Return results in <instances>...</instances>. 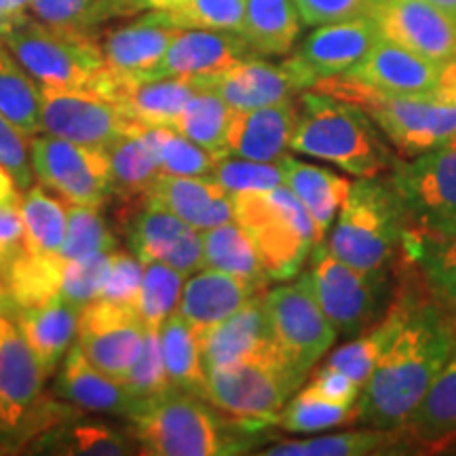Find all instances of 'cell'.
<instances>
[{
    "label": "cell",
    "mask_w": 456,
    "mask_h": 456,
    "mask_svg": "<svg viewBox=\"0 0 456 456\" xmlns=\"http://www.w3.org/2000/svg\"><path fill=\"white\" fill-rule=\"evenodd\" d=\"M265 305L279 355L285 368L302 383L330 351L338 332L319 306L305 275L296 283L266 292Z\"/></svg>",
    "instance_id": "10"
},
{
    "label": "cell",
    "mask_w": 456,
    "mask_h": 456,
    "mask_svg": "<svg viewBox=\"0 0 456 456\" xmlns=\"http://www.w3.org/2000/svg\"><path fill=\"white\" fill-rule=\"evenodd\" d=\"M300 380L277 359H249L208 370L205 399L248 427L275 423Z\"/></svg>",
    "instance_id": "9"
},
{
    "label": "cell",
    "mask_w": 456,
    "mask_h": 456,
    "mask_svg": "<svg viewBox=\"0 0 456 456\" xmlns=\"http://www.w3.org/2000/svg\"><path fill=\"white\" fill-rule=\"evenodd\" d=\"M402 208L389 182L359 178L351 182L338 224L326 243L336 258L368 275H385V266L403 245Z\"/></svg>",
    "instance_id": "4"
},
{
    "label": "cell",
    "mask_w": 456,
    "mask_h": 456,
    "mask_svg": "<svg viewBox=\"0 0 456 456\" xmlns=\"http://www.w3.org/2000/svg\"><path fill=\"white\" fill-rule=\"evenodd\" d=\"M265 292L269 289H260L241 277L205 266V271H197L184 283L175 313L191 323L199 338H203L214 326L241 309L245 302Z\"/></svg>",
    "instance_id": "25"
},
{
    "label": "cell",
    "mask_w": 456,
    "mask_h": 456,
    "mask_svg": "<svg viewBox=\"0 0 456 456\" xmlns=\"http://www.w3.org/2000/svg\"><path fill=\"white\" fill-rule=\"evenodd\" d=\"M64 269L66 262L60 254H38L26 248L0 273V279L17 311L57 298Z\"/></svg>",
    "instance_id": "33"
},
{
    "label": "cell",
    "mask_w": 456,
    "mask_h": 456,
    "mask_svg": "<svg viewBox=\"0 0 456 456\" xmlns=\"http://www.w3.org/2000/svg\"><path fill=\"white\" fill-rule=\"evenodd\" d=\"M433 100L456 106V57L450 61V64L442 68L440 83H437V89H436V95H433Z\"/></svg>",
    "instance_id": "58"
},
{
    "label": "cell",
    "mask_w": 456,
    "mask_h": 456,
    "mask_svg": "<svg viewBox=\"0 0 456 456\" xmlns=\"http://www.w3.org/2000/svg\"><path fill=\"white\" fill-rule=\"evenodd\" d=\"M11 311H15L13 302H11L7 289H4L3 279H0V315H9Z\"/></svg>",
    "instance_id": "62"
},
{
    "label": "cell",
    "mask_w": 456,
    "mask_h": 456,
    "mask_svg": "<svg viewBox=\"0 0 456 456\" xmlns=\"http://www.w3.org/2000/svg\"><path fill=\"white\" fill-rule=\"evenodd\" d=\"M20 197L21 195L17 192V184H15L13 175H11L9 171L0 165V203L13 201V199H20Z\"/></svg>",
    "instance_id": "60"
},
{
    "label": "cell",
    "mask_w": 456,
    "mask_h": 456,
    "mask_svg": "<svg viewBox=\"0 0 456 456\" xmlns=\"http://www.w3.org/2000/svg\"><path fill=\"white\" fill-rule=\"evenodd\" d=\"M30 163L41 184L68 203L104 208L112 199L106 151L47 134L30 140Z\"/></svg>",
    "instance_id": "13"
},
{
    "label": "cell",
    "mask_w": 456,
    "mask_h": 456,
    "mask_svg": "<svg viewBox=\"0 0 456 456\" xmlns=\"http://www.w3.org/2000/svg\"><path fill=\"white\" fill-rule=\"evenodd\" d=\"M110 254L112 252H100L68 262L60 289L61 298L72 302L78 309H85L91 302L98 300L104 289L108 271H110Z\"/></svg>",
    "instance_id": "50"
},
{
    "label": "cell",
    "mask_w": 456,
    "mask_h": 456,
    "mask_svg": "<svg viewBox=\"0 0 456 456\" xmlns=\"http://www.w3.org/2000/svg\"><path fill=\"white\" fill-rule=\"evenodd\" d=\"M403 313H406V302H403L402 294H397L389 313L379 323H374L372 328H368L366 332L357 334L355 340L336 349L328 359V366L338 368L340 372L355 380L359 387L366 385L380 355L391 345L393 336L402 326Z\"/></svg>",
    "instance_id": "39"
},
{
    "label": "cell",
    "mask_w": 456,
    "mask_h": 456,
    "mask_svg": "<svg viewBox=\"0 0 456 456\" xmlns=\"http://www.w3.org/2000/svg\"><path fill=\"white\" fill-rule=\"evenodd\" d=\"M94 3L95 0H32L30 13L45 26L60 30H85V17Z\"/></svg>",
    "instance_id": "54"
},
{
    "label": "cell",
    "mask_w": 456,
    "mask_h": 456,
    "mask_svg": "<svg viewBox=\"0 0 456 456\" xmlns=\"http://www.w3.org/2000/svg\"><path fill=\"white\" fill-rule=\"evenodd\" d=\"M0 112L26 140L41 135V85L24 70L4 43H0Z\"/></svg>",
    "instance_id": "38"
},
{
    "label": "cell",
    "mask_w": 456,
    "mask_h": 456,
    "mask_svg": "<svg viewBox=\"0 0 456 456\" xmlns=\"http://www.w3.org/2000/svg\"><path fill=\"white\" fill-rule=\"evenodd\" d=\"M81 311L83 309L74 306L61 296L45 302V305L15 311V323L26 336L28 345L32 346L37 357L41 359L47 376L55 372L77 342Z\"/></svg>",
    "instance_id": "29"
},
{
    "label": "cell",
    "mask_w": 456,
    "mask_h": 456,
    "mask_svg": "<svg viewBox=\"0 0 456 456\" xmlns=\"http://www.w3.org/2000/svg\"><path fill=\"white\" fill-rule=\"evenodd\" d=\"M152 197L197 231H208L235 220L232 195L212 178L163 174Z\"/></svg>",
    "instance_id": "28"
},
{
    "label": "cell",
    "mask_w": 456,
    "mask_h": 456,
    "mask_svg": "<svg viewBox=\"0 0 456 456\" xmlns=\"http://www.w3.org/2000/svg\"><path fill=\"white\" fill-rule=\"evenodd\" d=\"M184 0H95L94 7L85 17V30H94L95 26L106 24L110 20H121L144 13V11H167L178 7Z\"/></svg>",
    "instance_id": "55"
},
{
    "label": "cell",
    "mask_w": 456,
    "mask_h": 456,
    "mask_svg": "<svg viewBox=\"0 0 456 456\" xmlns=\"http://www.w3.org/2000/svg\"><path fill=\"white\" fill-rule=\"evenodd\" d=\"M305 277L338 336H357L372 326L380 305L383 275L353 269L322 241L313 248L311 269Z\"/></svg>",
    "instance_id": "12"
},
{
    "label": "cell",
    "mask_w": 456,
    "mask_h": 456,
    "mask_svg": "<svg viewBox=\"0 0 456 456\" xmlns=\"http://www.w3.org/2000/svg\"><path fill=\"white\" fill-rule=\"evenodd\" d=\"M433 7H437L440 11H444L450 20L456 21V0H429Z\"/></svg>",
    "instance_id": "61"
},
{
    "label": "cell",
    "mask_w": 456,
    "mask_h": 456,
    "mask_svg": "<svg viewBox=\"0 0 456 456\" xmlns=\"http://www.w3.org/2000/svg\"><path fill=\"white\" fill-rule=\"evenodd\" d=\"M380 38L383 37L370 15L334 21L319 26L285 61L300 78L302 87L311 89L322 78L349 72Z\"/></svg>",
    "instance_id": "16"
},
{
    "label": "cell",
    "mask_w": 456,
    "mask_h": 456,
    "mask_svg": "<svg viewBox=\"0 0 456 456\" xmlns=\"http://www.w3.org/2000/svg\"><path fill=\"white\" fill-rule=\"evenodd\" d=\"M180 30L239 32L243 28L245 0H184L178 7L161 11Z\"/></svg>",
    "instance_id": "46"
},
{
    "label": "cell",
    "mask_w": 456,
    "mask_h": 456,
    "mask_svg": "<svg viewBox=\"0 0 456 456\" xmlns=\"http://www.w3.org/2000/svg\"><path fill=\"white\" fill-rule=\"evenodd\" d=\"M41 121L45 134L98 151L144 125L95 91L49 85H41Z\"/></svg>",
    "instance_id": "14"
},
{
    "label": "cell",
    "mask_w": 456,
    "mask_h": 456,
    "mask_svg": "<svg viewBox=\"0 0 456 456\" xmlns=\"http://www.w3.org/2000/svg\"><path fill=\"white\" fill-rule=\"evenodd\" d=\"M248 57H256V53L243 34L182 30L146 81L151 78H195V81L212 78Z\"/></svg>",
    "instance_id": "21"
},
{
    "label": "cell",
    "mask_w": 456,
    "mask_h": 456,
    "mask_svg": "<svg viewBox=\"0 0 456 456\" xmlns=\"http://www.w3.org/2000/svg\"><path fill=\"white\" fill-rule=\"evenodd\" d=\"M305 26H326L334 21L370 15L372 0H294Z\"/></svg>",
    "instance_id": "53"
},
{
    "label": "cell",
    "mask_w": 456,
    "mask_h": 456,
    "mask_svg": "<svg viewBox=\"0 0 456 456\" xmlns=\"http://www.w3.org/2000/svg\"><path fill=\"white\" fill-rule=\"evenodd\" d=\"M180 32L161 11H148L140 20L106 34L102 43L106 68L125 81H146Z\"/></svg>",
    "instance_id": "22"
},
{
    "label": "cell",
    "mask_w": 456,
    "mask_h": 456,
    "mask_svg": "<svg viewBox=\"0 0 456 456\" xmlns=\"http://www.w3.org/2000/svg\"><path fill=\"white\" fill-rule=\"evenodd\" d=\"M214 182L231 192H252V191H271L283 184L281 163H260L249 161L235 155L216 159L212 174L208 175Z\"/></svg>",
    "instance_id": "48"
},
{
    "label": "cell",
    "mask_w": 456,
    "mask_h": 456,
    "mask_svg": "<svg viewBox=\"0 0 456 456\" xmlns=\"http://www.w3.org/2000/svg\"><path fill=\"white\" fill-rule=\"evenodd\" d=\"M163 366L174 389L195 393L205 399L208 372H205L201 338L184 317L174 313L159 328Z\"/></svg>",
    "instance_id": "34"
},
{
    "label": "cell",
    "mask_w": 456,
    "mask_h": 456,
    "mask_svg": "<svg viewBox=\"0 0 456 456\" xmlns=\"http://www.w3.org/2000/svg\"><path fill=\"white\" fill-rule=\"evenodd\" d=\"M231 117L232 110L224 104L220 95H216L208 87H199L195 95L182 108V112L171 127L178 131V134L186 135L188 140L195 142V144L205 148L209 155L220 159L228 155L226 134Z\"/></svg>",
    "instance_id": "40"
},
{
    "label": "cell",
    "mask_w": 456,
    "mask_h": 456,
    "mask_svg": "<svg viewBox=\"0 0 456 456\" xmlns=\"http://www.w3.org/2000/svg\"><path fill=\"white\" fill-rule=\"evenodd\" d=\"M406 436L419 444L442 446L456 437V351L433 380L429 391L403 423Z\"/></svg>",
    "instance_id": "32"
},
{
    "label": "cell",
    "mask_w": 456,
    "mask_h": 456,
    "mask_svg": "<svg viewBox=\"0 0 456 456\" xmlns=\"http://www.w3.org/2000/svg\"><path fill=\"white\" fill-rule=\"evenodd\" d=\"M203 256L208 269H218L266 289L271 279L262 266L252 239L235 220L201 231Z\"/></svg>",
    "instance_id": "37"
},
{
    "label": "cell",
    "mask_w": 456,
    "mask_h": 456,
    "mask_svg": "<svg viewBox=\"0 0 456 456\" xmlns=\"http://www.w3.org/2000/svg\"><path fill=\"white\" fill-rule=\"evenodd\" d=\"M34 454H66V456H125L135 452L134 437L104 423H72L55 425L41 433L30 444Z\"/></svg>",
    "instance_id": "36"
},
{
    "label": "cell",
    "mask_w": 456,
    "mask_h": 456,
    "mask_svg": "<svg viewBox=\"0 0 456 456\" xmlns=\"http://www.w3.org/2000/svg\"><path fill=\"white\" fill-rule=\"evenodd\" d=\"M345 74L385 94L433 100L440 83L442 66L380 38L374 49Z\"/></svg>",
    "instance_id": "23"
},
{
    "label": "cell",
    "mask_w": 456,
    "mask_h": 456,
    "mask_svg": "<svg viewBox=\"0 0 456 456\" xmlns=\"http://www.w3.org/2000/svg\"><path fill=\"white\" fill-rule=\"evenodd\" d=\"M123 385L129 391V395L135 399L138 410L146 406L148 402H152L155 397H161L163 393L174 389L163 366L161 342H159L157 328H146L144 345H142V351L138 359H135V363L123 379Z\"/></svg>",
    "instance_id": "47"
},
{
    "label": "cell",
    "mask_w": 456,
    "mask_h": 456,
    "mask_svg": "<svg viewBox=\"0 0 456 456\" xmlns=\"http://www.w3.org/2000/svg\"><path fill=\"white\" fill-rule=\"evenodd\" d=\"M55 391L66 403L87 412H106L131 419L138 410V403L129 395L125 385L95 368L77 345H72L61 362Z\"/></svg>",
    "instance_id": "26"
},
{
    "label": "cell",
    "mask_w": 456,
    "mask_h": 456,
    "mask_svg": "<svg viewBox=\"0 0 456 456\" xmlns=\"http://www.w3.org/2000/svg\"><path fill=\"white\" fill-rule=\"evenodd\" d=\"M155 134L163 174L191 178H208L212 174L216 157L205 148L178 134L174 127H155Z\"/></svg>",
    "instance_id": "49"
},
{
    "label": "cell",
    "mask_w": 456,
    "mask_h": 456,
    "mask_svg": "<svg viewBox=\"0 0 456 456\" xmlns=\"http://www.w3.org/2000/svg\"><path fill=\"white\" fill-rule=\"evenodd\" d=\"M298 123V102L254 108V110H232L228 123L226 148L228 155L249 161L277 163L288 157L292 135Z\"/></svg>",
    "instance_id": "24"
},
{
    "label": "cell",
    "mask_w": 456,
    "mask_h": 456,
    "mask_svg": "<svg viewBox=\"0 0 456 456\" xmlns=\"http://www.w3.org/2000/svg\"><path fill=\"white\" fill-rule=\"evenodd\" d=\"M232 208L271 281L298 275L313 248L322 243L311 216L285 184L232 195Z\"/></svg>",
    "instance_id": "5"
},
{
    "label": "cell",
    "mask_w": 456,
    "mask_h": 456,
    "mask_svg": "<svg viewBox=\"0 0 456 456\" xmlns=\"http://www.w3.org/2000/svg\"><path fill=\"white\" fill-rule=\"evenodd\" d=\"M195 83L199 87L212 89L231 110H254L281 104L306 91L288 61L271 64L258 55L248 57L212 78H199Z\"/></svg>",
    "instance_id": "19"
},
{
    "label": "cell",
    "mask_w": 456,
    "mask_h": 456,
    "mask_svg": "<svg viewBox=\"0 0 456 456\" xmlns=\"http://www.w3.org/2000/svg\"><path fill=\"white\" fill-rule=\"evenodd\" d=\"M279 163H281L283 171V184L294 192L302 208L306 209V214L311 216L319 241H323L330 226H332L336 212L349 195L351 182L340 178L334 171L296 161L292 157H283Z\"/></svg>",
    "instance_id": "30"
},
{
    "label": "cell",
    "mask_w": 456,
    "mask_h": 456,
    "mask_svg": "<svg viewBox=\"0 0 456 456\" xmlns=\"http://www.w3.org/2000/svg\"><path fill=\"white\" fill-rule=\"evenodd\" d=\"M114 218L142 262L159 260L184 277L205 269L201 231L180 220L157 197L134 205L121 203Z\"/></svg>",
    "instance_id": "11"
},
{
    "label": "cell",
    "mask_w": 456,
    "mask_h": 456,
    "mask_svg": "<svg viewBox=\"0 0 456 456\" xmlns=\"http://www.w3.org/2000/svg\"><path fill=\"white\" fill-rule=\"evenodd\" d=\"M311 89L362 108L402 159L419 157L456 140L454 104L385 94L346 74L322 78Z\"/></svg>",
    "instance_id": "3"
},
{
    "label": "cell",
    "mask_w": 456,
    "mask_h": 456,
    "mask_svg": "<svg viewBox=\"0 0 456 456\" xmlns=\"http://www.w3.org/2000/svg\"><path fill=\"white\" fill-rule=\"evenodd\" d=\"M300 24L294 0H245L241 34L256 55H288Z\"/></svg>",
    "instance_id": "35"
},
{
    "label": "cell",
    "mask_w": 456,
    "mask_h": 456,
    "mask_svg": "<svg viewBox=\"0 0 456 456\" xmlns=\"http://www.w3.org/2000/svg\"><path fill=\"white\" fill-rule=\"evenodd\" d=\"M306 387H309L317 397L326 399L330 403H338V406L349 408L355 406L359 393H362V387H359L355 380L349 379L345 372H340L338 368L328 366V363L313 374L311 383Z\"/></svg>",
    "instance_id": "57"
},
{
    "label": "cell",
    "mask_w": 456,
    "mask_h": 456,
    "mask_svg": "<svg viewBox=\"0 0 456 456\" xmlns=\"http://www.w3.org/2000/svg\"><path fill=\"white\" fill-rule=\"evenodd\" d=\"M106 155L110 163L112 197H118L121 201H142L152 197V191L163 175L155 127L138 125L114 142Z\"/></svg>",
    "instance_id": "27"
},
{
    "label": "cell",
    "mask_w": 456,
    "mask_h": 456,
    "mask_svg": "<svg viewBox=\"0 0 456 456\" xmlns=\"http://www.w3.org/2000/svg\"><path fill=\"white\" fill-rule=\"evenodd\" d=\"M114 249H118V241L104 216L100 214V208L70 203L66 237L60 252L66 265L72 260H81L85 256L114 252Z\"/></svg>",
    "instance_id": "45"
},
{
    "label": "cell",
    "mask_w": 456,
    "mask_h": 456,
    "mask_svg": "<svg viewBox=\"0 0 456 456\" xmlns=\"http://www.w3.org/2000/svg\"><path fill=\"white\" fill-rule=\"evenodd\" d=\"M399 294L406 302L402 326L355 403L357 423L372 429H402L456 351V313L429 289L419 298L402 283Z\"/></svg>",
    "instance_id": "1"
},
{
    "label": "cell",
    "mask_w": 456,
    "mask_h": 456,
    "mask_svg": "<svg viewBox=\"0 0 456 456\" xmlns=\"http://www.w3.org/2000/svg\"><path fill=\"white\" fill-rule=\"evenodd\" d=\"M402 252L420 273L433 298L456 313V232L419 235L403 231Z\"/></svg>",
    "instance_id": "31"
},
{
    "label": "cell",
    "mask_w": 456,
    "mask_h": 456,
    "mask_svg": "<svg viewBox=\"0 0 456 456\" xmlns=\"http://www.w3.org/2000/svg\"><path fill=\"white\" fill-rule=\"evenodd\" d=\"M47 372L13 317L0 315V427L17 429L41 399Z\"/></svg>",
    "instance_id": "20"
},
{
    "label": "cell",
    "mask_w": 456,
    "mask_h": 456,
    "mask_svg": "<svg viewBox=\"0 0 456 456\" xmlns=\"http://www.w3.org/2000/svg\"><path fill=\"white\" fill-rule=\"evenodd\" d=\"M399 429L345 431L334 436L313 437V440H288L266 448V456H363L376 454L397 446Z\"/></svg>",
    "instance_id": "41"
},
{
    "label": "cell",
    "mask_w": 456,
    "mask_h": 456,
    "mask_svg": "<svg viewBox=\"0 0 456 456\" xmlns=\"http://www.w3.org/2000/svg\"><path fill=\"white\" fill-rule=\"evenodd\" d=\"M184 275L159 260L144 262V275L135 311L146 328H161L167 317L178 311Z\"/></svg>",
    "instance_id": "43"
},
{
    "label": "cell",
    "mask_w": 456,
    "mask_h": 456,
    "mask_svg": "<svg viewBox=\"0 0 456 456\" xmlns=\"http://www.w3.org/2000/svg\"><path fill=\"white\" fill-rule=\"evenodd\" d=\"M4 45L38 85L94 91L106 70L94 32L60 30L26 17L7 34Z\"/></svg>",
    "instance_id": "7"
},
{
    "label": "cell",
    "mask_w": 456,
    "mask_h": 456,
    "mask_svg": "<svg viewBox=\"0 0 456 456\" xmlns=\"http://www.w3.org/2000/svg\"><path fill=\"white\" fill-rule=\"evenodd\" d=\"M30 4L32 0H0V11H3V13L17 26L28 17Z\"/></svg>",
    "instance_id": "59"
},
{
    "label": "cell",
    "mask_w": 456,
    "mask_h": 456,
    "mask_svg": "<svg viewBox=\"0 0 456 456\" xmlns=\"http://www.w3.org/2000/svg\"><path fill=\"white\" fill-rule=\"evenodd\" d=\"M131 437L140 454L214 456L239 452L208 399L171 389L131 416Z\"/></svg>",
    "instance_id": "6"
},
{
    "label": "cell",
    "mask_w": 456,
    "mask_h": 456,
    "mask_svg": "<svg viewBox=\"0 0 456 456\" xmlns=\"http://www.w3.org/2000/svg\"><path fill=\"white\" fill-rule=\"evenodd\" d=\"M265 294L245 302L241 309L203 336L201 351L205 372L212 368L249 362V359H277L283 363L271 330Z\"/></svg>",
    "instance_id": "18"
},
{
    "label": "cell",
    "mask_w": 456,
    "mask_h": 456,
    "mask_svg": "<svg viewBox=\"0 0 456 456\" xmlns=\"http://www.w3.org/2000/svg\"><path fill=\"white\" fill-rule=\"evenodd\" d=\"M13 26H15L13 21H11L9 17L0 11V43H4V38H7V34L13 30Z\"/></svg>",
    "instance_id": "63"
},
{
    "label": "cell",
    "mask_w": 456,
    "mask_h": 456,
    "mask_svg": "<svg viewBox=\"0 0 456 456\" xmlns=\"http://www.w3.org/2000/svg\"><path fill=\"white\" fill-rule=\"evenodd\" d=\"M389 186L402 208L408 232H456V140L412 159H399Z\"/></svg>",
    "instance_id": "8"
},
{
    "label": "cell",
    "mask_w": 456,
    "mask_h": 456,
    "mask_svg": "<svg viewBox=\"0 0 456 456\" xmlns=\"http://www.w3.org/2000/svg\"><path fill=\"white\" fill-rule=\"evenodd\" d=\"M142 275H144V262L134 252L114 249L110 254V271L102 289L100 300L114 302V305L135 306L138 300Z\"/></svg>",
    "instance_id": "51"
},
{
    "label": "cell",
    "mask_w": 456,
    "mask_h": 456,
    "mask_svg": "<svg viewBox=\"0 0 456 456\" xmlns=\"http://www.w3.org/2000/svg\"><path fill=\"white\" fill-rule=\"evenodd\" d=\"M370 17L380 37L446 66L456 57V21L429 0H380Z\"/></svg>",
    "instance_id": "17"
},
{
    "label": "cell",
    "mask_w": 456,
    "mask_h": 456,
    "mask_svg": "<svg viewBox=\"0 0 456 456\" xmlns=\"http://www.w3.org/2000/svg\"><path fill=\"white\" fill-rule=\"evenodd\" d=\"M26 248L38 254H60L64 245L68 209L43 186H30L21 197Z\"/></svg>",
    "instance_id": "42"
},
{
    "label": "cell",
    "mask_w": 456,
    "mask_h": 456,
    "mask_svg": "<svg viewBox=\"0 0 456 456\" xmlns=\"http://www.w3.org/2000/svg\"><path fill=\"white\" fill-rule=\"evenodd\" d=\"M289 148L338 165L357 178L391 174L399 161L362 108L313 89L298 95V123Z\"/></svg>",
    "instance_id": "2"
},
{
    "label": "cell",
    "mask_w": 456,
    "mask_h": 456,
    "mask_svg": "<svg viewBox=\"0 0 456 456\" xmlns=\"http://www.w3.org/2000/svg\"><path fill=\"white\" fill-rule=\"evenodd\" d=\"M26 249V228L21 218V197L0 203V273Z\"/></svg>",
    "instance_id": "56"
},
{
    "label": "cell",
    "mask_w": 456,
    "mask_h": 456,
    "mask_svg": "<svg viewBox=\"0 0 456 456\" xmlns=\"http://www.w3.org/2000/svg\"><path fill=\"white\" fill-rule=\"evenodd\" d=\"M376 3H380V0H372V4H376Z\"/></svg>",
    "instance_id": "64"
},
{
    "label": "cell",
    "mask_w": 456,
    "mask_h": 456,
    "mask_svg": "<svg viewBox=\"0 0 456 456\" xmlns=\"http://www.w3.org/2000/svg\"><path fill=\"white\" fill-rule=\"evenodd\" d=\"M0 165L13 175L17 188L28 191L32 186L34 169L26 138L9 123L3 112H0Z\"/></svg>",
    "instance_id": "52"
},
{
    "label": "cell",
    "mask_w": 456,
    "mask_h": 456,
    "mask_svg": "<svg viewBox=\"0 0 456 456\" xmlns=\"http://www.w3.org/2000/svg\"><path fill=\"white\" fill-rule=\"evenodd\" d=\"M351 420H357V408L338 406L326 399L317 397L309 387H305L298 395L289 397L281 412H279L275 425L289 433H315L342 427Z\"/></svg>",
    "instance_id": "44"
},
{
    "label": "cell",
    "mask_w": 456,
    "mask_h": 456,
    "mask_svg": "<svg viewBox=\"0 0 456 456\" xmlns=\"http://www.w3.org/2000/svg\"><path fill=\"white\" fill-rule=\"evenodd\" d=\"M146 326L135 306L94 300L81 311L74 345L102 372L123 383L144 345Z\"/></svg>",
    "instance_id": "15"
}]
</instances>
